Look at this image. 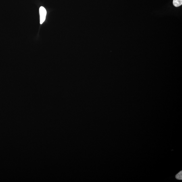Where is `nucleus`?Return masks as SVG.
<instances>
[{
	"mask_svg": "<svg viewBox=\"0 0 182 182\" xmlns=\"http://www.w3.org/2000/svg\"><path fill=\"white\" fill-rule=\"evenodd\" d=\"M173 5L175 7H179L182 5V0H173Z\"/></svg>",
	"mask_w": 182,
	"mask_h": 182,
	"instance_id": "2",
	"label": "nucleus"
},
{
	"mask_svg": "<svg viewBox=\"0 0 182 182\" xmlns=\"http://www.w3.org/2000/svg\"><path fill=\"white\" fill-rule=\"evenodd\" d=\"M176 178L177 179L182 180V171H180L176 176Z\"/></svg>",
	"mask_w": 182,
	"mask_h": 182,
	"instance_id": "3",
	"label": "nucleus"
},
{
	"mask_svg": "<svg viewBox=\"0 0 182 182\" xmlns=\"http://www.w3.org/2000/svg\"><path fill=\"white\" fill-rule=\"evenodd\" d=\"M40 15V24H43L46 19L47 15V11L46 9L43 7H40L39 9Z\"/></svg>",
	"mask_w": 182,
	"mask_h": 182,
	"instance_id": "1",
	"label": "nucleus"
}]
</instances>
